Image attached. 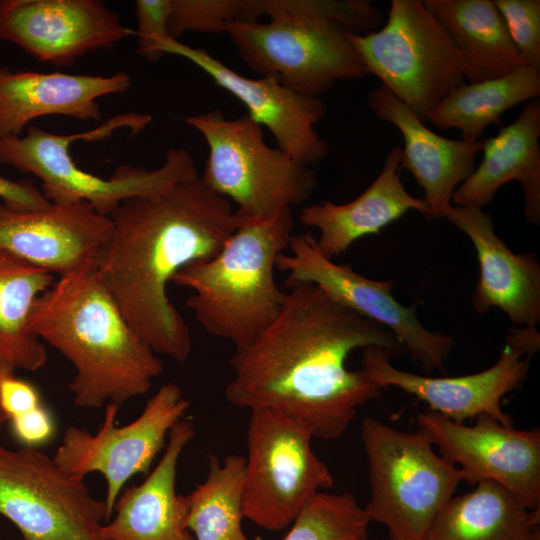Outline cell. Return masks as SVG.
Wrapping results in <instances>:
<instances>
[{
	"instance_id": "1",
	"label": "cell",
	"mask_w": 540,
	"mask_h": 540,
	"mask_svg": "<svg viewBox=\"0 0 540 540\" xmlns=\"http://www.w3.org/2000/svg\"><path fill=\"white\" fill-rule=\"evenodd\" d=\"M286 287L277 318L254 341L235 348L225 396L236 407L271 409L313 437L333 440L382 390L362 370L347 368L350 353L379 346L392 357L405 349L391 331L317 285L286 280Z\"/></svg>"
},
{
	"instance_id": "2",
	"label": "cell",
	"mask_w": 540,
	"mask_h": 540,
	"mask_svg": "<svg viewBox=\"0 0 540 540\" xmlns=\"http://www.w3.org/2000/svg\"><path fill=\"white\" fill-rule=\"evenodd\" d=\"M112 231L96 265L121 311L158 355L184 363L192 338L167 287L183 267L210 260L238 225L229 200L201 177L130 197L109 216Z\"/></svg>"
},
{
	"instance_id": "3",
	"label": "cell",
	"mask_w": 540,
	"mask_h": 540,
	"mask_svg": "<svg viewBox=\"0 0 540 540\" xmlns=\"http://www.w3.org/2000/svg\"><path fill=\"white\" fill-rule=\"evenodd\" d=\"M32 332L75 369L69 383L81 408L118 406L146 394L163 363L127 321L96 262L58 277L36 300Z\"/></svg>"
},
{
	"instance_id": "4",
	"label": "cell",
	"mask_w": 540,
	"mask_h": 540,
	"mask_svg": "<svg viewBox=\"0 0 540 540\" xmlns=\"http://www.w3.org/2000/svg\"><path fill=\"white\" fill-rule=\"evenodd\" d=\"M246 11L254 21H231L225 33L254 72L307 97L368 75L349 36L380 26L374 1L248 0Z\"/></svg>"
},
{
	"instance_id": "5",
	"label": "cell",
	"mask_w": 540,
	"mask_h": 540,
	"mask_svg": "<svg viewBox=\"0 0 540 540\" xmlns=\"http://www.w3.org/2000/svg\"><path fill=\"white\" fill-rule=\"evenodd\" d=\"M236 214L237 228L221 251L183 267L171 283L192 290L186 306L205 331L239 348L254 341L281 311L286 292L276 284L274 270L289 248L294 221L291 208L265 220Z\"/></svg>"
},
{
	"instance_id": "6",
	"label": "cell",
	"mask_w": 540,
	"mask_h": 540,
	"mask_svg": "<svg viewBox=\"0 0 540 540\" xmlns=\"http://www.w3.org/2000/svg\"><path fill=\"white\" fill-rule=\"evenodd\" d=\"M151 121L148 114L124 113L91 130L68 135L29 125L23 136L0 138V163L37 177L44 197L53 204L86 202L109 217L130 197L166 191L199 177L191 154L184 148L169 149L164 163L156 169L121 164L108 179L82 170L71 157L70 145L75 141L103 140L120 129L137 134Z\"/></svg>"
},
{
	"instance_id": "7",
	"label": "cell",
	"mask_w": 540,
	"mask_h": 540,
	"mask_svg": "<svg viewBox=\"0 0 540 540\" xmlns=\"http://www.w3.org/2000/svg\"><path fill=\"white\" fill-rule=\"evenodd\" d=\"M371 496L364 507L390 540H424L461 481V470L433 450L419 430L404 432L366 417L360 431Z\"/></svg>"
},
{
	"instance_id": "8",
	"label": "cell",
	"mask_w": 540,
	"mask_h": 540,
	"mask_svg": "<svg viewBox=\"0 0 540 540\" xmlns=\"http://www.w3.org/2000/svg\"><path fill=\"white\" fill-rule=\"evenodd\" d=\"M204 137L209 153L203 181L237 205L239 215L270 219L307 201L317 173L281 149L269 147L261 126L250 116L228 120L218 110L185 118Z\"/></svg>"
},
{
	"instance_id": "9",
	"label": "cell",
	"mask_w": 540,
	"mask_h": 540,
	"mask_svg": "<svg viewBox=\"0 0 540 540\" xmlns=\"http://www.w3.org/2000/svg\"><path fill=\"white\" fill-rule=\"evenodd\" d=\"M349 38L367 73L424 122L466 83L461 57L422 0H392L380 29Z\"/></svg>"
},
{
	"instance_id": "10",
	"label": "cell",
	"mask_w": 540,
	"mask_h": 540,
	"mask_svg": "<svg viewBox=\"0 0 540 540\" xmlns=\"http://www.w3.org/2000/svg\"><path fill=\"white\" fill-rule=\"evenodd\" d=\"M312 438L305 426L281 413L251 410L244 517L264 529L282 530L314 494L333 486L330 469L311 448Z\"/></svg>"
},
{
	"instance_id": "11",
	"label": "cell",
	"mask_w": 540,
	"mask_h": 540,
	"mask_svg": "<svg viewBox=\"0 0 540 540\" xmlns=\"http://www.w3.org/2000/svg\"><path fill=\"white\" fill-rule=\"evenodd\" d=\"M0 515L23 540H103L104 500L37 448L0 443Z\"/></svg>"
},
{
	"instance_id": "12",
	"label": "cell",
	"mask_w": 540,
	"mask_h": 540,
	"mask_svg": "<svg viewBox=\"0 0 540 540\" xmlns=\"http://www.w3.org/2000/svg\"><path fill=\"white\" fill-rule=\"evenodd\" d=\"M118 405L108 403L101 427L91 433L68 427L53 459L66 472L82 478L100 473L106 482V521L129 479L148 474L172 427L190 407L181 388L173 382L162 385L132 422L117 426Z\"/></svg>"
},
{
	"instance_id": "13",
	"label": "cell",
	"mask_w": 540,
	"mask_h": 540,
	"mask_svg": "<svg viewBox=\"0 0 540 540\" xmlns=\"http://www.w3.org/2000/svg\"><path fill=\"white\" fill-rule=\"evenodd\" d=\"M540 348L536 326L511 327L498 361L490 368L462 376L431 377L396 368L379 346L363 348L362 371L382 389L389 386L414 395L429 410L457 423L488 414L504 425H513L501 409V399L526 378L532 356Z\"/></svg>"
},
{
	"instance_id": "14",
	"label": "cell",
	"mask_w": 540,
	"mask_h": 540,
	"mask_svg": "<svg viewBox=\"0 0 540 540\" xmlns=\"http://www.w3.org/2000/svg\"><path fill=\"white\" fill-rule=\"evenodd\" d=\"M290 253H281L276 269L287 272L288 281H307L330 298L391 331L411 357L427 373L444 372L453 338L430 331L420 322L416 305L404 306L393 294V281L369 279L352 268L323 256L311 233L292 235Z\"/></svg>"
},
{
	"instance_id": "15",
	"label": "cell",
	"mask_w": 540,
	"mask_h": 540,
	"mask_svg": "<svg viewBox=\"0 0 540 540\" xmlns=\"http://www.w3.org/2000/svg\"><path fill=\"white\" fill-rule=\"evenodd\" d=\"M475 419L465 425L428 411L415 421L441 456L461 470L463 481L495 482L529 508H540L539 429L518 430L488 414Z\"/></svg>"
},
{
	"instance_id": "16",
	"label": "cell",
	"mask_w": 540,
	"mask_h": 540,
	"mask_svg": "<svg viewBox=\"0 0 540 540\" xmlns=\"http://www.w3.org/2000/svg\"><path fill=\"white\" fill-rule=\"evenodd\" d=\"M130 36L135 30L101 0H0V40L56 67Z\"/></svg>"
},
{
	"instance_id": "17",
	"label": "cell",
	"mask_w": 540,
	"mask_h": 540,
	"mask_svg": "<svg viewBox=\"0 0 540 540\" xmlns=\"http://www.w3.org/2000/svg\"><path fill=\"white\" fill-rule=\"evenodd\" d=\"M161 51L189 60L233 94L246 106L248 116L270 130L278 148L297 162L312 167L327 157L328 143L314 128L326 113L319 97L297 94L271 76L245 77L206 50L190 47L173 37L162 43Z\"/></svg>"
},
{
	"instance_id": "18",
	"label": "cell",
	"mask_w": 540,
	"mask_h": 540,
	"mask_svg": "<svg viewBox=\"0 0 540 540\" xmlns=\"http://www.w3.org/2000/svg\"><path fill=\"white\" fill-rule=\"evenodd\" d=\"M111 231L110 217L86 202L23 210L0 201V250L57 278L96 262Z\"/></svg>"
},
{
	"instance_id": "19",
	"label": "cell",
	"mask_w": 540,
	"mask_h": 540,
	"mask_svg": "<svg viewBox=\"0 0 540 540\" xmlns=\"http://www.w3.org/2000/svg\"><path fill=\"white\" fill-rule=\"evenodd\" d=\"M471 240L479 263L472 306L479 314L501 309L523 326L540 322V265L533 253H514L494 231L490 214L474 206H451L445 217Z\"/></svg>"
},
{
	"instance_id": "20",
	"label": "cell",
	"mask_w": 540,
	"mask_h": 540,
	"mask_svg": "<svg viewBox=\"0 0 540 540\" xmlns=\"http://www.w3.org/2000/svg\"><path fill=\"white\" fill-rule=\"evenodd\" d=\"M367 103L381 121L394 125L403 137L401 167L422 187L428 218H444L456 188L474 171L482 140L443 137L422 121L385 86L372 89Z\"/></svg>"
},
{
	"instance_id": "21",
	"label": "cell",
	"mask_w": 540,
	"mask_h": 540,
	"mask_svg": "<svg viewBox=\"0 0 540 540\" xmlns=\"http://www.w3.org/2000/svg\"><path fill=\"white\" fill-rule=\"evenodd\" d=\"M130 76L12 71L0 67V138L20 136L34 119L67 116L78 120L101 119L98 98L126 92Z\"/></svg>"
},
{
	"instance_id": "22",
	"label": "cell",
	"mask_w": 540,
	"mask_h": 540,
	"mask_svg": "<svg viewBox=\"0 0 540 540\" xmlns=\"http://www.w3.org/2000/svg\"><path fill=\"white\" fill-rule=\"evenodd\" d=\"M194 436L188 419L172 427L156 467L142 483L120 493L114 517L101 528L103 540H195L187 527V496L176 492L178 461Z\"/></svg>"
},
{
	"instance_id": "23",
	"label": "cell",
	"mask_w": 540,
	"mask_h": 540,
	"mask_svg": "<svg viewBox=\"0 0 540 540\" xmlns=\"http://www.w3.org/2000/svg\"><path fill=\"white\" fill-rule=\"evenodd\" d=\"M401 153L398 145L390 148L380 174L354 200L345 204L326 200L302 209L299 221L319 230L316 246L323 256L332 260L358 239L379 233L408 211L428 216L424 199L408 193L401 180Z\"/></svg>"
},
{
	"instance_id": "24",
	"label": "cell",
	"mask_w": 540,
	"mask_h": 540,
	"mask_svg": "<svg viewBox=\"0 0 540 540\" xmlns=\"http://www.w3.org/2000/svg\"><path fill=\"white\" fill-rule=\"evenodd\" d=\"M540 101L526 102L516 120L482 141L483 159L453 193L457 206L483 208L499 188L518 181L524 192V214L540 224Z\"/></svg>"
},
{
	"instance_id": "25",
	"label": "cell",
	"mask_w": 540,
	"mask_h": 540,
	"mask_svg": "<svg viewBox=\"0 0 540 540\" xmlns=\"http://www.w3.org/2000/svg\"><path fill=\"white\" fill-rule=\"evenodd\" d=\"M458 52L467 83L525 65L491 0H422Z\"/></svg>"
},
{
	"instance_id": "26",
	"label": "cell",
	"mask_w": 540,
	"mask_h": 540,
	"mask_svg": "<svg viewBox=\"0 0 540 540\" xmlns=\"http://www.w3.org/2000/svg\"><path fill=\"white\" fill-rule=\"evenodd\" d=\"M540 508L531 509L503 486L482 481L453 496L424 540H540Z\"/></svg>"
},
{
	"instance_id": "27",
	"label": "cell",
	"mask_w": 540,
	"mask_h": 540,
	"mask_svg": "<svg viewBox=\"0 0 540 540\" xmlns=\"http://www.w3.org/2000/svg\"><path fill=\"white\" fill-rule=\"evenodd\" d=\"M56 277L0 250V361L14 371H37L47 362L44 343L29 326L38 297Z\"/></svg>"
},
{
	"instance_id": "28",
	"label": "cell",
	"mask_w": 540,
	"mask_h": 540,
	"mask_svg": "<svg viewBox=\"0 0 540 540\" xmlns=\"http://www.w3.org/2000/svg\"><path fill=\"white\" fill-rule=\"evenodd\" d=\"M539 95L540 70L523 65L501 77L462 84L436 106L428 121L441 130H459L461 139L480 140L504 112Z\"/></svg>"
},
{
	"instance_id": "29",
	"label": "cell",
	"mask_w": 540,
	"mask_h": 540,
	"mask_svg": "<svg viewBox=\"0 0 540 540\" xmlns=\"http://www.w3.org/2000/svg\"><path fill=\"white\" fill-rule=\"evenodd\" d=\"M246 459L237 454L209 458L206 480L187 496V527L195 540H263L243 532Z\"/></svg>"
},
{
	"instance_id": "30",
	"label": "cell",
	"mask_w": 540,
	"mask_h": 540,
	"mask_svg": "<svg viewBox=\"0 0 540 540\" xmlns=\"http://www.w3.org/2000/svg\"><path fill=\"white\" fill-rule=\"evenodd\" d=\"M370 522L353 494L320 491L306 502L283 540H367Z\"/></svg>"
},
{
	"instance_id": "31",
	"label": "cell",
	"mask_w": 540,
	"mask_h": 540,
	"mask_svg": "<svg viewBox=\"0 0 540 540\" xmlns=\"http://www.w3.org/2000/svg\"><path fill=\"white\" fill-rule=\"evenodd\" d=\"M239 14L240 0H171L168 30L175 39L185 32H225Z\"/></svg>"
},
{
	"instance_id": "32",
	"label": "cell",
	"mask_w": 540,
	"mask_h": 540,
	"mask_svg": "<svg viewBox=\"0 0 540 540\" xmlns=\"http://www.w3.org/2000/svg\"><path fill=\"white\" fill-rule=\"evenodd\" d=\"M525 65L540 70V1L494 0Z\"/></svg>"
},
{
	"instance_id": "33",
	"label": "cell",
	"mask_w": 540,
	"mask_h": 540,
	"mask_svg": "<svg viewBox=\"0 0 540 540\" xmlns=\"http://www.w3.org/2000/svg\"><path fill=\"white\" fill-rule=\"evenodd\" d=\"M171 0H137V52L148 61H158L164 54L162 43L172 37L168 30Z\"/></svg>"
},
{
	"instance_id": "34",
	"label": "cell",
	"mask_w": 540,
	"mask_h": 540,
	"mask_svg": "<svg viewBox=\"0 0 540 540\" xmlns=\"http://www.w3.org/2000/svg\"><path fill=\"white\" fill-rule=\"evenodd\" d=\"M8 421L13 435L25 447L37 448L50 441L55 433L53 417L43 404Z\"/></svg>"
},
{
	"instance_id": "35",
	"label": "cell",
	"mask_w": 540,
	"mask_h": 540,
	"mask_svg": "<svg viewBox=\"0 0 540 540\" xmlns=\"http://www.w3.org/2000/svg\"><path fill=\"white\" fill-rule=\"evenodd\" d=\"M0 405L9 420L42 405V401L32 383L10 373L0 380Z\"/></svg>"
},
{
	"instance_id": "36",
	"label": "cell",
	"mask_w": 540,
	"mask_h": 540,
	"mask_svg": "<svg viewBox=\"0 0 540 540\" xmlns=\"http://www.w3.org/2000/svg\"><path fill=\"white\" fill-rule=\"evenodd\" d=\"M0 201L23 210L41 209L51 204L31 179L13 180L3 176H0Z\"/></svg>"
},
{
	"instance_id": "37",
	"label": "cell",
	"mask_w": 540,
	"mask_h": 540,
	"mask_svg": "<svg viewBox=\"0 0 540 540\" xmlns=\"http://www.w3.org/2000/svg\"><path fill=\"white\" fill-rule=\"evenodd\" d=\"M10 373H15V371L13 369H11L9 366H7L6 364H4L3 362L0 361V380L3 376H5L6 374H10ZM8 421V418L6 416V414L4 413V411L2 410L1 408V405H0V434H1V431H2V428H3V425Z\"/></svg>"
}]
</instances>
